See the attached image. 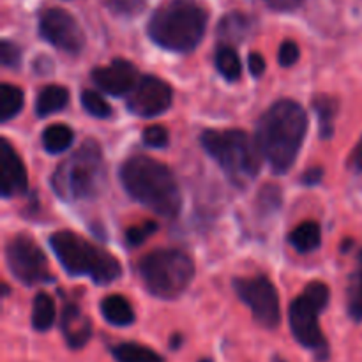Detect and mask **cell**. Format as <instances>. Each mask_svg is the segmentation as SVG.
I'll return each mask as SVG.
<instances>
[{"label": "cell", "instance_id": "12", "mask_svg": "<svg viewBox=\"0 0 362 362\" xmlns=\"http://www.w3.org/2000/svg\"><path fill=\"white\" fill-rule=\"evenodd\" d=\"M173 103V90L165 80L158 76L140 78L127 99V108L138 117H156L165 113Z\"/></svg>", "mask_w": 362, "mask_h": 362}, {"label": "cell", "instance_id": "20", "mask_svg": "<svg viewBox=\"0 0 362 362\" xmlns=\"http://www.w3.org/2000/svg\"><path fill=\"white\" fill-rule=\"evenodd\" d=\"M74 133L66 124H52L42 133V147L49 154H62L73 145Z\"/></svg>", "mask_w": 362, "mask_h": 362}, {"label": "cell", "instance_id": "10", "mask_svg": "<svg viewBox=\"0 0 362 362\" xmlns=\"http://www.w3.org/2000/svg\"><path fill=\"white\" fill-rule=\"evenodd\" d=\"M233 288L262 327H278L281 322V310H279L278 290L272 285L271 279L265 276L237 278L233 281Z\"/></svg>", "mask_w": 362, "mask_h": 362}, {"label": "cell", "instance_id": "2", "mask_svg": "<svg viewBox=\"0 0 362 362\" xmlns=\"http://www.w3.org/2000/svg\"><path fill=\"white\" fill-rule=\"evenodd\" d=\"M124 189L163 218H175L182 207L177 179L166 165L148 156H133L120 166Z\"/></svg>", "mask_w": 362, "mask_h": 362}, {"label": "cell", "instance_id": "32", "mask_svg": "<svg viewBox=\"0 0 362 362\" xmlns=\"http://www.w3.org/2000/svg\"><path fill=\"white\" fill-rule=\"evenodd\" d=\"M0 59L6 67H18L21 62V49L14 42L2 41L0 46Z\"/></svg>", "mask_w": 362, "mask_h": 362}, {"label": "cell", "instance_id": "25", "mask_svg": "<svg viewBox=\"0 0 362 362\" xmlns=\"http://www.w3.org/2000/svg\"><path fill=\"white\" fill-rule=\"evenodd\" d=\"M250 30V20L240 13L226 14L218 25V34L226 41H240Z\"/></svg>", "mask_w": 362, "mask_h": 362}, {"label": "cell", "instance_id": "21", "mask_svg": "<svg viewBox=\"0 0 362 362\" xmlns=\"http://www.w3.org/2000/svg\"><path fill=\"white\" fill-rule=\"evenodd\" d=\"M55 303L48 293L41 292L35 296L32 304V325L35 331H48L55 322Z\"/></svg>", "mask_w": 362, "mask_h": 362}, {"label": "cell", "instance_id": "26", "mask_svg": "<svg viewBox=\"0 0 362 362\" xmlns=\"http://www.w3.org/2000/svg\"><path fill=\"white\" fill-rule=\"evenodd\" d=\"M349 310L357 320H362V251L357 262V269L352 276L349 288Z\"/></svg>", "mask_w": 362, "mask_h": 362}, {"label": "cell", "instance_id": "17", "mask_svg": "<svg viewBox=\"0 0 362 362\" xmlns=\"http://www.w3.org/2000/svg\"><path fill=\"white\" fill-rule=\"evenodd\" d=\"M101 313L108 324L119 325V327L131 325L134 322L133 308L127 303V299H124L119 293H113L101 300Z\"/></svg>", "mask_w": 362, "mask_h": 362}, {"label": "cell", "instance_id": "13", "mask_svg": "<svg viewBox=\"0 0 362 362\" xmlns=\"http://www.w3.org/2000/svg\"><path fill=\"white\" fill-rule=\"evenodd\" d=\"M92 80L99 88H103L108 94L117 95V98L133 92L140 81L136 67L122 59L113 60L108 66L95 67L92 71Z\"/></svg>", "mask_w": 362, "mask_h": 362}, {"label": "cell", "instance_id": "1", "mask_svg": "<svg viewBox=\"0 0 362 362\" xmlns=\"http://www.w3.org/2000/svg\"><path fill=\"white\" fill-rule=\"evenodd\" d=\"M308 131V115L292 99L276 101L257 126V144L272 172L281 175L296 163Z\"/></svg>", "mask_w": 362, "mask_h": 362}, {"label": "cell", "instance_id": "11", "mask_svg": "<svg viewBox=\"0 0 362 362\" xmlns=\"http://www.w3.org/2000/svg\"><path fill=\"white\" fill-rule=\"evenodd\" d=\"M39 34L49 45L73 55L80 53L85 46V34L80 23L67 11L59 7L42 11L39 16Z\"/></svg>", "mask_w": 362, "mask_h": 362}, {"label": "cell", "instance_id": "37", "mask_svg": "<svg viewBox=\"0 0 362 362\" xmlns=\"http://www.w3.org/2000/svg\"><path fill=\"white\" fill-rule=\"evenodd\" d=\"M271 7L278 11H292L303 4V0H267Z\"/></svg>", "mask_w": 362, "mask_h": 362}, {"label": "cell", "instance_id": "16", "mask_svg": "<svg viewBox=\"0 0 362 362\" xmlns=\"http://www.w3.org/2000/svg\"><path fill=\"white\" fill-rule=\"evenodd\" d=\"M69 103V90L62 85H48L39 90L35 99V113L39 117H48L64 110Z\"/></svg>", "mask_w": 362, "mask_h": 362}, {"label": "cell", "instance_id": "8", "mask_svg": "<svg viewBox=\"0 0 362 362\" xmlns=\"http://www.w3.org/2000/svg\"><path fill=\"white\" fill-rule=\"evenodd\" d=\"M331 292L322 281H311L304 292L290 304L288 318L293 338L317 354L320 361L327 359V339L318 325V317L327 308Z\"/></svg>", "mask_w": 362, "mask_h": 362}, {"label": "cell", "instance_id": "31", "mask_svg": "<svg viewBox=\"0 0 362 362\" xmlns=\"http://www.w3.org/2000/svg\"><path fill=\"white\" fill-rule=\"evenodd\" d=\"M106 6L117 14H136L144 9V0H106Z\"/></svg>", "mask_w": 362, "mask_h": 362}, {"label": "cell", "instance_id": "34", "mask_svg": "<svg viewBox=\"0 0 362 362\" xmlns=\"http://www.w3.org/2000/svg\"><path fill=\"white\" fill-rule=\"evenodd\" d=\"M322 179H324V170H322L320 166L308 168L306 172L303 173V177H300L304 186H317V184L322 182Z\"/></svg>", "mask_w": 362, "mask_h": 362}, {"label": "cell", "instance_id": "4", "mask_svg": "<svg viewBox=\"0 0 362 362\" xmlns=\"http://www.w3.org/2000/svg\"><path fill=\"white\" fill-rule=\"evenodd\" d=\"M106 182V165L103 151L94 140H87L74 154L57 166L52 187L62 200H92L101 193Z\"/></svg>", "mask_w": 362, "mask_h": 362}, {"label": "cell", "instance_id": "27", "mask_svg": "<svg viewBox=\"0 0 362 362\" xmlns=\"http://www.w3.org/2000/svg\"><path fill=\"white\" fill-rule=\"evenodd\" d=\"M81 106L87 110L88 115L98 117V119H108V117L112 115L110 105L105 101V98L95 90L81 92Z\"/></svg>", "mask_w": 362, "mask_h": 362}, {"label": "cell", "instance_id": "19", "mask_svg": "<svg viewBox=\"0 0 362 362\" xmlns=\"http://www.w3.org/2000/svg\"><path fill=\"white\" fill-rule=\"evenodd\" d=\"M313 108L320 122V138L329 140L334 133V117L338 115L339 103L332 95H317L313 101Z\"/></svg>", "mask_w": 362, "mask_h": 362}, {"label": "cell", "instance_id": "6", "mask_svg": "<svg viewBox=\"0 0 362 362\" xmlns=\"http://www.w3.org/2000/svg\"><path fill=\"white\" fill-rule=\"evenodd\" d=\"M202 145L235 186H247L260 173V148L240 129L205 131Z\"/></svg>", "mask_w": 362, "mask_h": 362}, {"label": "cell", "instance_id": "5", "mask_svg": "<svg viewBox=\"0 0 362 362\" xmlns=\"http://www.w3.org/2000/svg\"><path fill=\"white\" fill-rule=\"evenodd\" d=\"M49 246L69 274L88 276L95 285H108L122 274L120 262L113 255L69 230L52 233Z\"/></svg>", "mask_w": 362, "mask_h": 362}, {"label": "cell", "instance_id": "15", "mask_svg": "<svg viewBox=\"0 0 362 362\" xmlns=\"http://www.w3.org/2000/svg\"><path fill=\"white\" fill-rule=\"evenodd\" d=\"M60 327H62L64 338H66L67 345L74 350L85 346L88 343V339H90V320H88L87 315H85L80 308L74 306V304L66 306V310H64L62 313V324H60Z\"/></svg>", "mask_w": 362, "mask_h": 362}, {"label": "cell", "instance_id": "28", "mask_svg": "<svg viewBox=\"0 0 362 362\" xmlns=\"http://www.w3.org/2000/svg\"><path fill=\"white\" fill-rule=\"evenodd\" d=\"M156 230H158V225H156V223H152V221L144 223V225L131 226V228H127V232H126L127 244H129V246H133V247L140 246V244H144L145 240H147L148 237H151L152 233L156 232Z\"/></svg>", "mask_w": 362, "mask_h": 362}, {"label": "cell", "instance_id": "35", "mask_svg": "<svg viewBox=\"0 0 362 362\" xmlns=\"http://www.w3.org/2000/svg\"><path fill=\"white\" fill-rule=\"evenodd\" d=\"M247 62H250V69L253 76H262V74L265 73V60L260 53H251Z\"/></svg>", "mask_w": 362, "mask_h": 362}, {"label": "cell", "instance_id": "36", "mask_svg": "<svg viewBox=\"0 0 362 362\" xmlns=\"http://www.w3.org/2000/svg\"><path fill=\"white\" fill-rule=\"evenodd\" d=\"M349 166L354 170V172L362 173V136H361L359 144H357L356 148L352 151V154H350Z\"/></svg>", "mask_w": 362, "mask_h": 362}, {"label": "cell", "instance_id": "29", "mask_svg": "<svg viewBox=\"0 0 362 362\" xmlns=\"http://www.w3.org/2000/svg\"><path fill=\"white\" fill-rule=\"evenodd\" d=\"M281 205V191L278 186H265L258 194V207L264 212L276 211Z\"/></svg>", "mask_w": 362, "mask_h": 362}, {"label": "cell", "instance_id": "38", "mask_svg": "<svg viewBox=\"0 0 362 362\" xmlns=\"http://www.w3.org/2000/svg\"><path fill=\"white\" fill-rule=\"evenodd\" d=\"M274 362H286V361H283V359H279V357H276Z\"/></svg>", "mask_w": 362, "mask_h": 362}, {"label": "cell", "instance_id": "7", "mask_svg": "<svg viewBox=\"0 0 362 362\" xmlns=\"http://www.w3.org/2000/svg\"><path fill=\"white\" fill-rule=\"evenodd\" d=\"M140 278L151 296L173 300L182 296L194 278V262L180 250H156L141 258Z\"/></svg>", "mask_w": 362, "mask_h": 362}, {"label": "cell", "instance_id": "22", "mask_svg": "<svg viewBox=\"0 0 362 362\" xmlns=\"http://www.w3.org/2000/svg\"><path fill=\"white\" fill-rule=\"evenodd\" d=\"M23 108V92L11 83L0 85V120L9 122Z\"/></svg>", "mask_w": 362, "mask_h": 362}, {"label": "cell", "instance_id": "9", "mask_svg": "<svg viewBox=\"0 0 362 362\" xmlns=\"http://www.w3.org/2000/svg\"><path fill=\"white\" fill-rule=\"evenodd\" d=\"M6 260L11 274L23 285L49 283L53 279L48 260L30 235L18 233L6 246Z\"/></svg>", "mask_w": 362, "mask_h": 362}, {"label": "cell", "instance_id": "23", "mask_svg": "<svg viewBox=\"0 0 362 362\" xmlns=\"http://www.w3.org/2000/svg\"><path fill=\"white\" fill-rule=\"evenodd\" d=\"M216 67L228 81H237L243 74V64L232 46H219L216 52Z\"/></svg>", "mask_w": 362, "mask_h": 362}, {"label": "cell", "instance_id": "18", "mask_svg": "<svg viewBox=\"0 0 362 362\" xmlns=\"http://www.w3.org/2000/svg\"><path fill=\"white\" fill-rule=\"evenodd\" d=\"M290 244L300 253H311L322 243V230L317 221H304L290 233Z\"/></svg>", "mask_w": 362, "mask_h": 362}, {"label": "cell", "instance_id": "33", "mask_svg": "<svg viewBox=\"0 0 362 362\" xmlns=\"http://www.w3.org/2000/svg\"><path fill=\"white\" fill-rule=\"evenodd\" d=\"M300 49L297 46V42L293 41H285L281 46H279V53H278V60L283 67H292L293 64L299 60Z\"/></svg>", "mask_w": 362, "mask_h": 362}, {"label": "cell", "instance_id": "14", "mask_svg": "<svg viewBox=\"0 0 362 362\" xmlns=\"http://www.w3.org/2000/svg\"><path fill=\"white\" fill-rule=\"evenodd\" d=\"M28 177L23 161L7 138L0 140V191L4 198H13L27 189Z\"/></svg>", "mask_w": 362, "mask_h": 362}, {"label": "cell", "instance_id": "24", "mask_svg": "<svg viewBox=\"0 0 362 362\" xmlns=\"http://www.w3.org/2000/svg\"><path fill=\"white\" fill-rule=\"evenodd\" d=\"M113 357L119 362H163L154 350L138 345V343H122V345L115 346Z\"/></svg>", "mask_w": 362, "mask_h": 362}, {"label": "cell", "instance_id": "3", "mask_svg": "<svg viewBox=\"0 0 362 362\" xmlns=\"http://www.w3.org/2000/svg\"><path fill=\"white\" fill-rule=\"evenodd\" d=\"M207 13L194 0H168L156 9L147 25L148 35L161 48L189 53L200 45Z\"/></svg>", "mask_w": 362, "mask_h": 362}, {"label": "cell", "instance_id": "30", "mask_svg": "<svg viewBox=\"0 0 362 362\" xmlns=\"http://www.w3.org/2000/svg\"><path fill=\"white\" fill-rule=\"evenodd\" d=\"M144 141L145 145L154 148H163L168 145L170 134L166 127L163 126H151L144 131Z\"/></svg>", "mask_w": 362, "mask_h": 362}]
</instances>
